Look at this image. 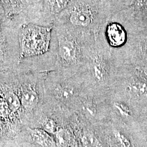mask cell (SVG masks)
<instances>
[{
    "instance_id": "obj_1",
    "label": "cell",
    "mask_w": 147,
    "mask_h": 147,
    "mask_svg": "<svg viewBox=\"0 0 147 147\" xmlns=\"http://www.w3.org/2000/svg\"><path fill=\"white\" fill-rule=\"evenodd\" d=\"M51 27L29 24L23 27L21 31L22 56L27 57L47 52L50 40Z\"/></svg>"
},
{
    "instance_id": "obj_2",
    "label": "cell",
    "mask_w": 147,
    "mask_h": 147,
    "mask_svg": "<svg viewBox=\"0 0 147 147\" xmlns=\"http://www.w3.org/2000/svg\"><path fill=\"white\" fill-rule=\"evenodd\" d=\"M53 92L56 98L65 104H69L78 99L80 101L82 97L80 96L79 88L70 84H57L54 87Z\"/></svg>"
},
{
    "instance_id": "obj_3",
    "label": "cell",
    "mask_w": 147,
    "mask_h": 147,
    "mask_svg": "<svg viewBox=\"0 0 147 147\" xmlns=\"http://www.w3.org/2000/svg\"><path fill=\"white\" fill-rule=\"evenodd\" d=\"M58 53L63 61L67 63H73L78 57V49L73 40L63 38L59 40Z\"/></svg>"
},
{
    "instance_id": "obj_4",
    "label": "cell",
    "mask_w": 147,
    "mask_h": 147,
    "mask_svg": "<svg viewBox=\"0 0 147 147\" xmlns=\"http://www.w3.org/2000/svg\"><path fill=\"white\" fill-rule=\"evenodd\" d=\"M92 79L96 84L104 85L110 80L109 72L105 62L99 57L95 58L92 68Z\"/></svg>"
},
{
    "instance_id": "obj_5",
    "label": "cell",
    "mask_w": 147,
    "mask_h": 147,
    "mask_svg": "<svg viewBox=\"0 0 147 147\" xmlns=\"http://www.w3.org/2000/svg\"><path fill=\"white\" fill-rule=\"evenodd\" d=\"M20 102L25 110H33L39 102V96L35 89L31 86L23 87L21 89Z\"/></svg>"
},
{
    "instance_id": "obj_6",
    "label": "cell",
    "mask_w": 147,
    "mask_h": 147,
    "mask_svg": "<svg viewBox=\"0 0 147 147\" xmlns=\"http://www.w3.org/2000/svg\"><path fill=\"white\" fill-rule=\"evenodd\" d=\"M107 34L110 44L113 47H119L123 45L126 39L125 32L120 25L111 24L107 30Z\"/></svg>"
},
{
    "instance_id": "obj_7",
    "label": "cell",
    "mask_w": 147,
    "mask_h": 147,
    "mask_svg": "<svg viewBox=\"0 0 147 147\" xmlns=\"http://www.w3.org/2000/svg\"><path fill=\"white\" fill-rule=\"evenodd\" d=\"M70 19L75 25L87 26L92 21V14L87 9L78 8L71 13Z\"/></svg>"
},
{
    "instance_id": "obj_8",
    "label": "cell",
    "mask_w": 147,
    "mask_h": 147,
    "mask_svg": "<svg viewBox=\"0 0 147 147\" xmlns=\"http://www.w3.org/2000/svg\"><path fill=\"white\" fill-rule=\"evenodd\" d=\"M33 141L42 147H51L53 145L52 138L42 129H31L29 130Z\"/></svg>"
},
{
    "instance_id": "obj_9",
    "label": "cell",
    "mask_w": 147,
    "mask_h": 147,
    "mask_svg": "<svg viewBox=\"0 0 147 147\" xmlns=\"http://www.w3.org/2000/svg\"><path fill=\"white\" fill-rule=\"evenodd\" d=\"M112 109L114 113L120 118L121 121L126 119L132 116L131 110L129 105H127L124 101L123 100H117L114 101L112 103Z\"/></svg>"
},
{
    "instance_id": "obj_10",
    "label": "cell",
    "mask_w": 147,
    "mask_h": 147,
    "mask_svg": "<svg viewBox=\"0 0 147 147\" xmlns=\"http://www.w3.org/2000/svg\"><path fill=\"white\" fill-rule=\"evenodd\" d=\"M5 100L8 105L10 110L16 111L21 105L20 100L14 93L8 92L5 95Z\"/></svg>"
},
{
    "instance_id": "obj_11",
    "label": "cell",
    "mask_w": 147,
    "mask_h": 147,
    "mask_svg": "<svg viewBox=\"0 0 147 147\" xmlns=\"http://www.w3.org/2000/svg\"><path fill=\"white\" fill-rule=\"evenodd\" d=\"M42 129L48 133L53 134L57 131V127L56 123L52 118H46L42 120Z\"/></svg>"
},
{
    "instance_id": "obj_12",
    "label": "cell",
    "mask_w": 147,
    "mask_h": 147,
    "mask_svg": "<svg viewBox=\"0 0 147 147\" xmlns=\"http://www.w3.org/2000/svg\"><path fill=\"white\" fill-rule=\"evenodd\" d=\"M69 0H50V5L51 11L58 13L64 9L68 5Z\"/></svg>"
},
{
    "instance_id": "obj_13",
    "label": "cell",
    "mask_w": 147,
    "mask_h": 147,
    "mask_svg": "<svg viewBox=\"0 0 147 147\" xmlns=\"http://www.w3.org/2000/svg\"><path fill=\"white\" fill-rule=\"evenodd\" d=\"M9 107L5 100L0 99V115L1 116H5L9 113Z\"/></svg>"
},
{
    "instance_id": "obj_14",
    "label": "cell",
    "mask_w": 147,
    "mask_h": 147,
    "mask_svg": "<svg viewBox=\"0 0 147 147\" xmlns=\"http://www.w3.org/2000/svg\"><path fill=\"white\" fill-rule=\"evenodd\" d=\"M1 119H0V127H1Z\"/></svg>"
}]
</instances>
